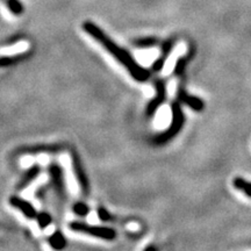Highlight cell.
Returning <instances> with one entry per match:
<instances>
[{
  "label": "cell",
  "instance_id": "obj_1",
  "mask_svg": "<svg viewBox=\"0 0 251 251\" xmlns=\"http://www.w3.org/2000/svg\"><path fill=\"white\" fill-rule=\"evenodd\" d=\"M83 30L90 37H92L97 43H99L101 46V48L105 49L115 61L120 63L122 67L128 71V74L130 75V77L134 80L139 81V83H146L147 80H149L150 71L147 70L146 68H143L131 56V54H129L125 48L119 46L118 43H115L97 25L91 23V21H86V23L83 24Z\"/></svg>",
  "mask_w": 251,
  "mask_h": 251
},
{
  "label": "cell",
  "instance_id": "obj_2",
  "mask_svg": "<svg viewBox=\"0 0 251 251\" xmlns=\"http://www.w3.org/2000/svg\"><path fill=\"white\" fill-rule=\"evenodd\" d=\"M171 114V124L169 126V128H166L164 131L153 136L152 143L156 144V146H164V144L171 142L183 129L185 125V114L183 108H181V103L178 100L172 102Z\"/></svg>",
  "mask_w": 251,
  "mask_h": 251
},
{
  "label": "cell",
  "instance_id": "obj_3",
  "mask_svg": "<svg viewBox=\"0 0 251 251\" xmlns=\"http://www.w3.org/2000/svg\"><path fill=\"white\" fill-rule=\"evenodd\" d=\"M69 228L76 233L87 235V236L100 238L105 241H113L117 238V230L109 227H103V226H92L85 222L72 221L69 224Z\"/></svg>",
  "mask_w": 251,
  "mask_h": 251
},
{
  "label": "cell",
  "instance_id": "obj_4",
  "mask_svg": "<svg viewBox=\"0 0 251 251\" xmlns=\"http://www.w3.org/2000/svg\"><path fill=\"white\" fill-rule=\"evenodd\" d=\"M48 174L50 176V185L54 188L56 196L59 200L64 201L67 199V183H65L62 166L56 163H51L48 166Z\"/></svg>",
  "mask_w": 251,
  "mask_h": 251
},
{
  "label": "cell",
  "instance_id": "obj_5",
  "mask_svg": "<svg viewBox=\"0 0 251 251\" xmlns=\"http://www.w3.org/2000/svg\"><path fill=\"white\" fill-rule=\"evenodd\" d=\"M71 156V165H72V171H74L75 177H76V180L78 185H79L81 193L84 196H89L90 194V180L87 178L86 171L84 169L83 163H81L80 156L78 155L76 150L72 149L70 151Z\"/></svg>",
  "mask_w": 251,
  "mask_h": 251
},
{
  "label": "cell",
  "instance_id": "obj_6",
  "mask_svg": "<svg viewBox=\"0 0 251 251\" xmlns=\"http://www.w3.org/2000/svg\"><path fill=\"white\" fill-rule=\"evenodd\" d=\"M153 87H155V97H153V98L148 102V105H147V118H152L166 100V93H168V90H166V81L163 79V78H157L155 83H153Z\"/></svg>",
  "mask_w": 251,
  "mask_h": 251
},
{
  "label": "cell",
  "instance_id": "obj_7",
  "mask_svg": "<svg viewBox=\"0 0 251 251\" xmlns=\"http://www.w3.org/2000/svg\"><path fill=\"white\" fill-rule=\"evenodd\" d=\"M176 97H177V100L181 103V105H186L187 107L193 109V111L201 112L203 111V108H205V101H203L201 98H199V97L192 96V94L188 93L184 87L180 86L179 89L177 90Z\"/></svg>",
  "mask_w": 251,
  "mask_h": 251
},
{
  "label": "cell",
  "instance_id": "obj_8",
  "mask_svg": "<svg viewBox=\"0 0 251 251\" xmlns=\"http://www.w3.org/2000/svg\"><path fill=\"white\" fill-rule=\"evenodd\" d=\"M175 46H176V40L175 39L168 40V41H165L164 43H163V46L161 48V54H159L158 57H157L152 63L151 70L153 72H156V74H159V72H161L163 69H164L165 63H166V61H168V58L170 57L171 52L174 51Z\"/></svg>",
  "mask_w": 251,
  "mask_h": 251
},
{
  "label": "cell",
  "instance_id": "obj_9",
  "mask_svg": "<svg viewBox=\"0 0 251 251\" xmlns=\"http://www.w3.org/2000/svg\"><path fill=\"white\" fill-rule=\"evenodd\" d=\"M9 205L14 207V208L18 209V211H20L27 219L29 220L36 219L37 211L35 209V207L31 205L29 201L23 199V198L17 197V196L11 197L9 198Z\"/></svg>",
  "mask_w": 251,
  "mask_h": 251
},
{
  "label": "cell",
  "instance_id": "obj_10",
  "mask_svg": "<svg viewBox=\"0 0 251 251\" xmlns=\"http://www.w3.org/2000/svg\"><path fill=\"white\" fill-rule=\"evenodd\" d=\"M64 150V146L58 143L51 144H36V146L27 147L20 150L23 155H37V153H58Z\"/></svg>",
  "mask_w": 251,
  "mask_h": 251
},
{
  "label": "cell",
  "instance_id": "obj_11",
  "mask_svg": "<svg viewBox=\"0 0 251 251\" xmlns=\"http://www.w3.org/2000/svg\"><path fill=\"white\" fill-rule=\"evenodd\" d=\"M40 174H41V166L39 164L31 165L30 168L28 169L26 172H25L24 177L21 178V180L19 181L17 190L18 191L26 190V188L29 186V185L33 183V181L35 180L37 177H39Z\"/></svg>",
  "mask_w": 251,
  "mask_h": 251
},
{
  "label": "cell",
  "instance_id": "obj_12",
  "mask_svg": "<svg viewBox=\"0 0 251 251\" xmlns=\"http://www.w3.org/2000/svg\"><path fill=\"white\" fill-rule=\"evenodd\" d=\"M49 246L52 248L55 251H62L64 250L68 246V240L67 237L63 235L61 230H56L54 234L50 235L48 238Z\"/></svg>",
  "mask_w": 251,
  "mask_h": 251
},
{
  "label": "cell",
  "instance_id": "obj_13",
  "mask_svg": "<svg viewBox=\"0 0 251 251\" xmlns=\"http://www.w3.org/2000/svg\"><path fill=\"white\" fill-rule=\"evenodd\" d=\"M192 56H193V50L190 49L186 54L180 56V57L177 59V62H176V65L174 68V76H176V77L183 76L185 70H186L187 63L191 61Z\"/></svg>",
  "mask_w": 251,
  "mask_h": 251
},
{
  "label": "cell",
  "instance_id": "obj_14",
  "mask_svg": "<svg viewBox=\"0 0 251 251\" xmlns=\"http://www.w3.org/2000/svg\"><path fill=\"white\" fill-rule=\"evenodd\" d=\"M36 222H37V226H39L40 229H46L48 228L50 225L52 224V216L49 214L48 212H40L37 213V216H36Z\"/></svg>",
  "mask_w": 251,
  "mask_h": 251
},
{
  "label": "cell",
  "instance_id": "obj_15",
  "mask_svg": "<svg viewBox=\"0 0 251 251\" xmlns=\"http://www.w3.org/2000/svg\"><path fill=\"white\" fill-rule=\"evenodd\" d=\"M233 185L236 190L243 191V192L247 194V197L251 198V183H249V181L244 180L243 178L241 177H236L233 181Z\"/></svg>",
  "mask_w": 251,
  "mask_h": 251
},
{
  "label": "cell",
  "instance_id": "obj_16",
  "mask_svg": "<svg viewBox=\"0 0 251 251\" xmlns=\"http://www.w3.org/2000/svg\"><path fill=\"white\" fill-rule=\"evenodd\" d=\"M4 5L8 8V11L14 15L23 14L24 7L19 0H2Z\"/></svg>",
  "mask_w": 251,
  "mask_h": 251
},
{
  "label": "cell",
  "instance_id": "obj_17",
  "mask_svg": "<svg viewBox=\"0 0 251 251\" xmlns=\"http://www.w3.org/2000/svg\"><path fill=\"white\" fill-rule=\"evenodd\" d=\"M72 212L80 218H86L90 214V207L83 201H77L72 206Z\"/></svg>",
  "mask_w": 251,
  "mask_h": 251
},
{
  "label": "cell",
  "instance_id": "obj_18",
  "mask_svg": "<svg viewBox=\"0 0 251 251\" xmlns=\"http://www.w3.org/2000/svg\"><path fill=\"white\" fill-rule=\"evenodd\" d=\"M157 43H158V40L155 39V37H144V39H140V40L135 41L134 45L136 48L149 49V48H153Z\"/></svg>",
  "mask_w": 251,
  "mask_h": 251
},
{
  "label": "cell",
  "instance_id": "obj_19",
  "mask_svg": "<svg viewBox=\"0 0 251 251\" xmlns=\"http://www.w3.org/2000/svg\"><path fill=\"white\" fill-rule=\"evenodd\" d=\"M98 218L102 222H109L112 220V214L109 213L105 207H99L98 208Z\"/></svg>",
  "mask_w": 251,
  "mask_h": 251
},
{
  "label": "cell",
  "instance_id": "obj_20",
  "mask_svg": "<svg viewBox=\"0 0 251 251\" xmlns=\"http://www.w3.org/2000/svg\"><path fill=\"white\" fill-rule=\"evenodd\" d=\"M49 185H42V186H40L37 190L35 191V198L39 200H43L45 199V197L47 196V192H48L49 190Z\"/></svg>",
  "mask_w": 251,
  "mask_h": 251
},
{
  "label": "cell",
  "instance_id": "obj_21",
  "mask_svg": "<svg viewBox=\"0 0 251 251\" xmlns=\"http://www.w3.org/2000/svg\"><path fill=\"white\" fill-rule=\"evenodd\" d=\"M143 251H158V249H157L156 246H153V244H149V246L144 248Z\"/></svg>",
  "mask_w": 251,
  "mask_h": 251
}]
</instances>
